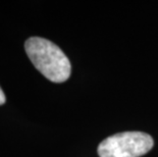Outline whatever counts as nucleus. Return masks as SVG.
Returning <instances> with one entry per match:
<instances>
[{
  "mask_svg": "<svg viewBox=\"0 0 158 157\" xmlns=\"http://www.w3.org/2000/svg\"><path fill=\"white\" fill-rule=\"evenodd\" d=\"M25 49L35 68L51 82L62 83L69 78L70 62L54 43L40 37H32L26 41Z\"/></svg>",
  "mask_w": 158,
  "mask_h": 157,
  "instance_id": "f257e3e1",
  "label": "nucleus"
},
{
  "mask_svg": "<svg viewBox=\"0 0 158 157\" xmlns=\"http://www.w3.org/2000/svg\"><path fill=\"white\" fill-rule=\"evenodd\" d=\"M152 137L142 132L118 133L106 138L98 146L100 157H140L152 149Z\"/></svg>",
  "mask_w": 158,
  "mask_h": 157,
  "instance_id": "f03ea898",
  "label": "nucleus"
},
{
  "mask_svg": "<svg viewBox=\"0 0 158 157\" xmlns=\"http://www.w3.org/2000/svg\"><path fill=\"white\" fill-rule=\"evenodd\" d=\"M5 101H6L5 95H4V93H3L2 89L0 88V105L4 104V103H5Z\"/></svg>",
  "mask_w": 158,
  "mask_h": 157,
  "instance_id": "7ed1b4c3",
  "label": "nucleus"
}]
</instances>
